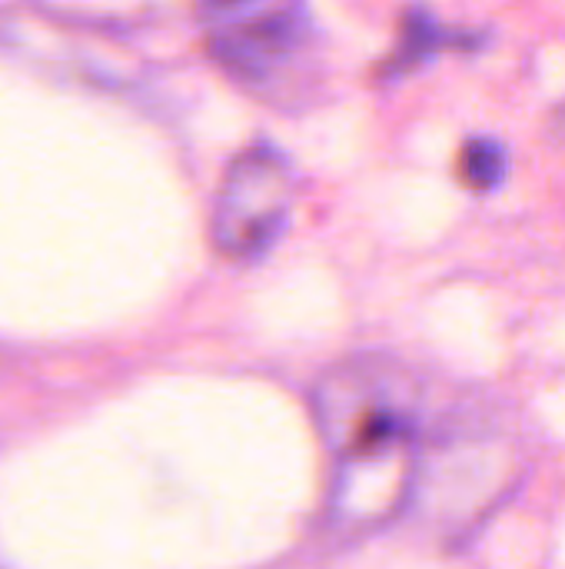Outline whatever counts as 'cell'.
Masks as SVG:
<instances>
[{
  "mask_svg": "<svg viewBox=\"0 0 565 569\" xmlns=\"http://www.w3.org/2000/svg\"><path fill=\"white\" fill-rule=\"evenodd\" d=\"M316 420L336 460L330 513L346 523L373 520V470L400 467L413 437L403 387L373 363H346L320 380Z\"/></svg>",
  "mask_w": 565,
  "mask_h": 569,
  "instance_id": "obj_1",
  "label": "cell"
},
{
  "mask_svg": "<svg viewBox=\"0 0 565 569\" xmlns=\"http://www.w3.org/2000/svg\"><path fill=\"white\" fill-rule=\"evenodd\" d=\"M296 193L286 153L270 143L246 147L223 173L213 203V243L230 260H253L280 237Z\"/></svg>",
  "mask_w": 565,
  "mask_h": 569,
  "instance_id": "obj_2",
  "label": "cell"
},
{
  "mask_svg": "<svg viewBox=\"0 0 565 569\" xmlns=\"http://www.w3.org/2000/svg\"><path fill=\"white\" fill-rule=\"evenodd\" d=\"M453 40H456V43H466L463 37L443 30L430 13L413 10L410 20H406V37H403V43H400V50H396V60H393V73H403V70L423 63L430 53H436L440 47H446V43H453Z\"/></svg>",
  "mask_w": 565,
  "mask_h": 569,
  "instance_id": "obj_3",
  "label": "cell"
},
{
  "mask_svg": "<svg viewBox=\"0 0 565 569\" xmlns=\"http://www.w3.org/2000/svg\"><path fill=\"white\" fill-rule=\"evenodd\" d=\"M506 167H509V157H506L503 143L493 137H473L460 153V173H463L466 187H473V190L500 187L506 177Z\"/></svg>",
  "mask_w": 565,
  "mask_h": 569,
  "instance_id": "obj_4",
  "label": "cell"
},
{
  "mask_svg": "<svg viewBox=\"0 0 565 569\" xmlns=\"http://www.w3.org/2000/svg\"><path fill=\"white\" fill-rule=\"evenodd\" d=\"M213 3H220V7H226V3H246V0H213Z\"/></svg>",
  "mask_w": 565,
  "mask_h": 569,
  "instance_id": "obj_5",
  "label": "cell"
}]
</instances>
